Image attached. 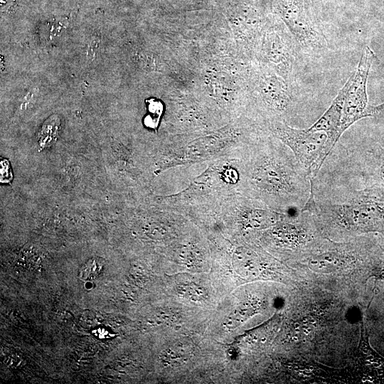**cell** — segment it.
<instances>
[{
	"label": "cell",
	"instance_id": "1",
	"mask_svg": "<svg viewBox=\"0 0 384 384\" xmlns=\"http://www.w3.org/2000/svg\"><path fill=\"white\" fill-rule=\"evenodd\" d=\"M240 193L280 213L301 210L313 191V179L280 141L258 140L240 158Z\"/></svg>",
	"mask_w": 384,
	"mask_h": 384
},
{
	"label": "cell",
	"instance_id": "2",
	"mask_svg": "<svg viewBox=\"0 0 384 384\" xmlns=\"http://www.w3.org/2000/svg\"><path fill=\"white\" fill-rule=\"evenodd\" d=\"M302 209L312 214L323 236L384 235V196L363 188L352 190L341 203L318 201L312 191Z\"/></svg>",
	"mask_w": 384,
	"mask_h": 384
},
{
	"label": "cell",
	"instance_id": "3",
	"mask_svg": "<svg viewBox=\"0 0 384 384\" xmlns=\"http://www.w3.org/2000/svg\"><path fill=\"white\" fill-rule=\"evenodd\" d=\"M267 129L274 139L292 151L299 164L314 180L326 160V134L323 132L297 129L279 119H270Z\"/></svg>",
	"mask_w": 384,
	"mask_h": 384
},
{
	"label": "cell",
	"instance_id": "4",
	"mask_svg": "<svg viewBox=\"0 0 384 384\" xmlns=\"http://www.w3.org/2000/svg\"><path fill=\"white\" fill-rule=\"evenodd\" d=\"M374 59V52L369 46H366L356 70L347 80L348 87L341 121V136L357 121L378 115V106L369 105L367 95V80Z\"/></svg>",
	"mask_w": 384,
	"mask_h": 384
},
{
	"label": "cell",
	"instance_id": "5",
	"mask_svg": "<svg viewBox=\"0 0 384 384\" xmlns=\"http://www.w3.org/2000/svg\"><path fill=\"white\" fill-rule=\"evenodd\" d=\"M360 171L365 189L384 196V135L360 156Z\"/></svg>",
	"mask_w": 384,
	"mask_h": 384
},
{
	"label": "cell",
	"instance_id": "6",
	"mask_svg": "<svg viewBox=\"0 0 384 384\" xmlns=\"http://www.w3.org/2000/svg\"><path fill=\"white\" fill-rule=\"evenodd\" d=\"M260 93L265 107L277 116V119L285 121L284 116L291 110L292 95L284 79L275 75L264 76L260 81Z\"/></svg>",
	"mask_w": 384,
	"mask_h": 384
},
{
	"label": "cell",
	"instance_id": "7",
	"mask_svg": "<svg viewBox=\"0 0 384 384\" xmlns=\"http://www.w3.org/2000/svg\"><path fill=\"white\" fill-rule=\"evenodd\" d=\"M347 82L324 114L309 128L312 132H323L326 134L324 155L326 159L341 138L340 127Z\"/></svg>",
	"mask_w": 384,
	"mask_h": 384
},
{
	"label": "cell",
	"instance_id": "8",
	"mask_svg": "<svg viewBox=\"0 0 384 384\" xmlns=\"http://www.w3.org/2000/svg\"><path fill=\"white\" fill-rule=\"evenodd\" d=\"M265 57L278 74L287 79L292 68V50L289 38L279 31L268 32L263 42Z\"/></svg>",
	"mask_w": 384,
	"mask_h": 384
},
{
	"label": "cell",
	"instance_id": "9",
	"mask_svg": "<svg viewBox=\"0 0 384 384\" xmlns=\"http://www.w3.org/2000/svg\"><path fill=\"white\" fill-rule=\"evenodd\" d=\"M281 13L289 31L300 45L311 46L320 41L319 33L300 5L295 2L287 3L282 6Z\"/></svg>",
	"mask_w": 384,
	"mask_h": 384
},
{
	"label": "cell",
	"instance_id": "10",
	"mask_svg": "<svg viewBox=\"0 0 384 384\" xmlns=\"http://www.w3.org/2000/svg\"><path fill=\"white\" fill-rule=\"evenodd\" d=\"M60 129V119L57 114L48 117L43 123L38 134V144L41 149L53 144L58 137Z\"/></svg>",
	"mask_w": 384,
	"mask_h": 384
},
{
	"label": "cell",
	"instance_id": "11",
	"mask_svg": "<svg viewBox=\"0 0 384 384\" xmlns=\"http://www.w3.org/2000/svg\"><path fill=\"white\" fill-rule=\"evenodd\" d=\"M105 260L100 257H93L83 263L78 270V277L82 281L91 282L99 278L103 273Z\"/></svg>",
	"mask_w": 384,
	"mask_h": 384
},
{
	"label": "cell",
	"instance_id": "12",
	"mask_svg": "<svg viewBox=\"0 0 384 384\" xmlns=\"http://www.w3.org/2000/svg\"><path fill=\"white\" fill-rule=\"evenodd\" d=\"M13 179L12 170L10 162L4 158L0 161V181L1 183H10Z\"/></svg>",
	"mask_w": 384,
	"mask_h": 384
},
{
	"label": "cell",
	"instance_id": "13",
	"mask_svg": "<svg viewBox=\"0 0 384 384\" xmlns=\"http://www.w3.org/2000/svg\"><path fill=\"white\" fill-rule=\"evenodd\" d=\"M183 291L190 298L196 299H199L204 295L203 289L193 284H186Z\"/></svg>",
	"mask_w": 384,
	"mask_h": 384
},
{
	"label": "cell",
	"instance_id": "14",
	"mask_svg": "<svg viewBox=\"0 0 384 384\" xmlns=\"http://www.w3.org/2000/svg\"><path fill=\"white\" fill-rule=\"evenodd\" d=\"M373 250L375 259L383 266L380 271L384 272V244L373 242Z\"/></svg>",
	"mask_w": 384,
	"mask_h": 384
},
{
	"label": "cell",
	"instance_id": "15",
	"mask_svg": "<svg viewBox=\"0 0 384 384\" xmlns=\"http://www.w3.org/2000/svg\"><path fill=\"white\" fill-rule=\"evenodd\" d=\"M9 0H1V9L4 10L6 8H8L10 5H9Z\"/></svg>",
	"mask_w": 384,
	"mask_h": 384
}]
</instances>
